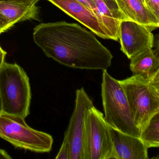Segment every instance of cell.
Listing matches in <instances>:
<instances>
[{
	"mask_svg": "<svg viewBox=\"0 0 159 159\" xmlns=\"http://www.w3.org/2000/svg\"><path fill=\"white\" fill-rule=\"evenodd\" d=\"M34 41L48 58L70 68L107 70L113 55L92 33L65 21L43 23L34 29Z\"/></svg>",
	"mask_w": 159,
	"mask_h": 159,
	"instance_id": "obj_1",
	"label": "cell"
},
{
	"mask_svg": "<svg viewBox=\"0 0 159 159\" xmlns=\"http://www.w3.org/2000/svg\"><path fill=\"white\" fill-rule=\"evenodd\" d=\"M101 96L104 117L109 127L123 133L141 137L142 131L135 124L125 92L119 80L103 70Z\"/></svg>",
	"mask_w": 159,
	"mask_h": 159,
	"instance_id": "obj_2",
	"label": "cell"
},
{
	"mask_svg": "<svg viewBox=\"0 0 159 159\" xmlns=\"http://www.w3.org/2000/svg\"><path fill=\"white\" fill-rule=\"evenodd\" d=\"M0 96L2 113L24 119L30 115V80L18 64L4 62L0 67Z\"/></svg>",
	"mask_w": 159,
	"mask_h": 159,
	"instance_id": "obj_3",
	"label": "cell"
},
{
	"mask_svg": "<svg viewBox=\"0 0 159 159\" xmlns=\"http://www.w3.org/2000/svg\"><path fill=\"white\" fill-rule=\"evenodd\" d=\"M119 81L126 94L134 122L142 131L159 111V91L150 81L139 75H133Z\"/></svg>",
	"mask_w": 159,
	"mask_h": 159,
	"instance_id": "obj_4",
	"label": "cell"
},
{
	"mask_svg": "<svg viewBox=\"0 0 159 159\" xmlns=\"http://www.w3.org/2000/svg\"><path fill=\"white\" fill-rule=\"evenodd\" d=\"M0 137L16 148L38 153H49L54 140L50 134L27 125L21 117L0 114Z\"/></svg>",
	"mask_w": 159,
	"mask_h": 159,
	"instance_id": "obj_5",
	"label": "cell"
},
{
	"mask_svg": "<svg viewBox=\"0 0 159 159\" xmlns=\"http://www.w3.org/2000/svg\"><path fill=\"white\" fill-rule=\"evenodd\" d=\"M118 159L109 126L95 106L85 118L84 159Z\"/></svg>",
	"mask_w": 159,
	"mask_h": 159,
	"instance_id": "obj_6",
	"label": "cell"
},
{
	"mask_svg": "<svg viewBox=\"0 0 159 159\" xmlns=\"http://www.w3.org/2000/svg\"><path fill=\"white\" fill-rule=\"evenodd\" d=\"M74 109L64 136L70 146L71 159H84L85 118L93 105L84 88L76 90Z\"/></svg>",
	"mask_w": 159,
	"mask_h": 159,
	"instance_id": "obj_7",
	"label": "cell"
},
{
	"mask_svg": "<svg viewBox=\"0 0 159 159\" xmlns=\"http://www.w3.org/2000/svg\"><path fill=\"white\" fill-rule=\"evenodd\" d=\"M119 39L120 49L129 59L144 49L153 48L155 42L150 29L129 20L120 21Z\"/></svg>",
	"mask_w": 159,
	"mask_h": 159,
	"instance_id": "obj_8",
	"label": "cell"
},
{
	"mask_svg": "<svg viewBox=\"0 0 159 159\" xmlns=\"http://www.w3.org/2000/svg\"><path fill=\"white\" fill-rule=\"evenodd\" d=\"M70 16L87 27L94 34L110 39L106 29L98 18L87 7L76 0H47Z\"/></svg>",
	"mask_w": 159,
	"mask_h": 159,
	"instance_id": "obj_9",
	"label": "cell"
},
{
	"mask_svg": "<svg viewBox=\"0 0 159 159\" xmlns=\"http://www.w3.org/2000/svg\"><path fill=\"white\" fill-rule=\"evenodd\" d=\"M109 129L118 159L149 158L148 147L141 138Z\"/></svg>",
	"mask_w": 159,
	"mask_h": 159,
	"instance_id": "obj_10",
	"label": "cell"
},
{
	"mask_svg": "<svg viewBox=\"0 0 159 159\" xmlns=\"http://www.w3.org/2000/svg\"><path fill=\"white\" fill-rule=\"evenodd\" d=\"M120 11L129 20L133 21L153 31L159 28L157 19L139 0H116Z\"/></svg>",
	"mask_w": 159,
	"mask_h": 159,
	"instance_id": "obj_11",
	"label": "cell"
},
{
	"mask_svg": "<svg viewBox=\"0 0 159 159\" xmlns=\"http://www.w3.org/2000/svg\"><path fill=\"white\" fill-rule=\"evenodd\" d=\"M130 69L133 75L151 81L159 70V61L153 48H148L130 59Z\"/></svg>",
	"mask_w": 159,
	"mask_h": 159,
	"instance_id": "obj_12",
	"label": "cell"
},
{
	"mask_svg": "<svg viewBox=\"0 0 159 159\" xmlns=\"http://www.w3.org/2000/svg\"><path fill=\"white\" fill-rule=\"evenodd\" d=\"M0 13L12 26L29 20H38L39 8L35 5L16 2H0Z\"/></svg>",
	"mask_w": 159,
	"mask_h": 159,
	"instance_id": "obj_13",
	"label": "cell"
},
{
	"mask_svg": "<svg viewBox=\"0 0 159 159\" xmlns=\"http://www.w3.org/2000/svg\"><path fill=\"white\" fill-rule=\"evenodd\" d=\"M141 139L148 147H159V111L149 120L142 131Z\"/></svg>",
	"mask_w": 159,
	"mask_h": 159,
	"instance_id": "obj_14",
	"label": "cell"
},
{
	"mask_svg": "<svg viewBox=\"0 0 159 159\" xmlns=\"http://www.w3.org/2000/svg\"><path fill=\"white\" fill-rule=\"evenodd\" d=\"M107 6L115 18L121 21L128 20V19L120 11L116 0H102Z\"/></svg>",
	"mask_w": 159,
	"mask_h": 159,
	"instance_id": "obj_15",
	"label": "cell"
},
{
	"mask_svg": "<svg viewBox=\"0 0 159 159\" xmlns=\"http://www.w3.org/2000/svg\"><path fill=\"white\" fill-rule=\"evenodd\" d=\"M56 159H71L70 146L68 139L64 136L61 147L56 157Z\"/></svg>",
	"mask_w": 159,
	"mask_h": 159,
	"instance_id": "obj_16",
	"label": "cell"
},
{
	"mask_svg": "<svg viewBox=\"0 0 159 159\" xmlns=\"http://www.w3.org/2000/svg\"><path fill=\"white\" fill-rule=\"evenodd\" d=\"M144 4L153 14L159 24V0H144Z\"/></svg>",
	"mask_w": 159,
	"mask_h": 159,
	"instance_id": "obj_17",
	"label": "cell"
},
{
	"mask_svg": "<svg viewBox=\"0 0 159 159\" xmlns=\"http://www.w3.org/2000/svg\"><path fill=\"white\" fill-rule=\"evenodd\" d=\"M81 3L82 4L87 7L90 9L93 13L96 16L97 18L99 17L98 10L96 7V5L94 2V0H76Z\"/></svg>",
	"mask_w": 159,
	"mask_h": 159,
	"instance_id": "obj_18",
	"label": "cell"
},
{
	"mask_svg": "<svg viewBox=\"0 0 159 159\" xmlns=\"http://www.w3.org/2000/svg\"><path fill=\"white\" fill-rule=\"evenodd\" d=\"M13 27L10 22L0 13V34Z\"/></svg>",
	"mask_w": 159,
	"mask_h": 159,
	"instance_id": "obj_19",
	"label": "cell"
},
{
	"mask_svg": "<svg viewBox=\"0 0 159 159\" xmlns=\"http://www.w3.org/2000/svg\"><path fill=\"white\" fill-rule=\"evenodd\" d=\"M6 54L7 52L0 47V67L5 62V58Z\"/></svg>",
	"mask_w": 159,
	"mask_h": 159,
	"instance_id": "obj_20",
	"label": "cell"
},
{
	"mask_svg": "<svg viewBox=\"0 0 159 159\" xmlns=\"http://www.w3.org/2000/svg\"><path fill=\"white\" fill-rule=\"evenodd\" d=\"M11 159L12 157L8 155V153L3 149H0V159Z\"/></svg>",
	"mask_w": 159,
	"mask_h": 159,
	"instance_id": "obj_21",
	"label": "cell"
},
{
	"mask_svg": "<svg viewBox=\"0 0 159 159\" xmlns=\"http://www.w3.org/2000/svg\"><path fill=\"white\" fill-rule=\"evenodd\" d=\"M155 52L159 61V34L156 35V48Z\"/></svg>",
	"mask_w": 159,
	"mask_h": 159,
	"instance_id": "obj_22",
	"label": "cell"
},
{
	"mask_svg": "<svg viewBox=\"0 0 159 159\" xmlns=\"http://www.w3.org/2000/svg\"><path fill=\"white\" fill-rule=\"evenodd\" d=\"M152 85L156 88L159 92V78L150 81Z\"/></svg>",
	"mask_w": 159,
	"mask_h": 159,
	"instance_id": "obj_23",
	"label": "cell"
},
{
	"mask_svg": "<svg viewBox=\"0 0 159 159\" xmlns=\"http://www.w3.org/2000/svg\"><path fill=\"white\" fill-rule=\"evenodd\" d=\"M0 2H20L25 3L27 4L31 5L27 0H0ZM33 6V5H31ZM34 6V5H33Z\"/></svg>",
	"mask_w": 159,
	"mask_h": 159,
	"instance_id": "obj_24",
	"label": "cell"
},
{
	"mask_svg": "<svg viewBox=\"0 0 159 159\" xmlns=\"http://www.w3.org/2000/svg\"><path fill=\"white\" fill-rule=\"evenodd\" d=\"M28 2L31 5H36V3L39 2L40 0H27Z\"/></svg>",
	"mask_w": 159,
	"mask_h": 159,
	"instance_id": "obj_25",
	"label": "cell"
},
{
	"mask_svg": "<svg viewBox=\"0 0 159 159\" xmlns=\"http://www.w3.org/2000/svg\"><path fill=\"white\" fill-rule=\"evenodd\" d=\"M159 78V71H158L157 73V74L155 75V77H154L153 79L152 80H155V79H158V78ZM151 80V81H152Z\"/></svg>",
	"mask_w": 159,
	"mask_h": 159,
	"instance_id": "obj_26",
	"label": "cell"
},
{
	"mask_svg": "<svg viewBox=\"0 0 159 159\" xmlns=\"http://www.w3.org/2000/svg\"><path fill=\"white\" fill-rule=\"evenodd\" d=\"M2 113V101H1V96H0V114Z\"/></svg>",
	"mask_w": 159,
	"mask_h": 159,
	"instance_id": "obj_27",
	"label": "cell"
},
{
	"mask_svg": "<svg viewBox=\"0 0 159 159\" xmlns=\"http://www.w3.org/2000/svg\"><path fill=\"white\" fill-rule=\"evenodd\" d=\"M152 159H159V156L158 157H153L151 158Z\"/></svg>",
	"mask_w": 159,
	"mask_h": 159,
	"instance_id": "obj_28",
	"label": "cell"
},
{
	"mask_svg": "<svg viewBox=\"0 0 159 159\" xmlns=\"http://www.w3.org/2000/svg\"><path fill=\"white\" fill-rule=\"evenodd\" d=\"M139 1H141V2H143V3L144 4V0H139Z\"/></svg>",
	"mask_w": 159,
	"mask_h": 159,
	"instance_id": "obj_29",
	"label": "cell"
},
{
	"mask_svg": "<svg viewBox=\"0 0 159 159\" xmlns=\"http://www.w3.org/2000/svg\"><path fill=\"white\" fill-rule=\"evenodd\" d=\"M0 47H1V45H0Z\"/></svg>",
	"mask_w": 159,
	"mask_h": 159,
	"instance_id": "obj_30",
	"label": "cell"
}]
</instances>
